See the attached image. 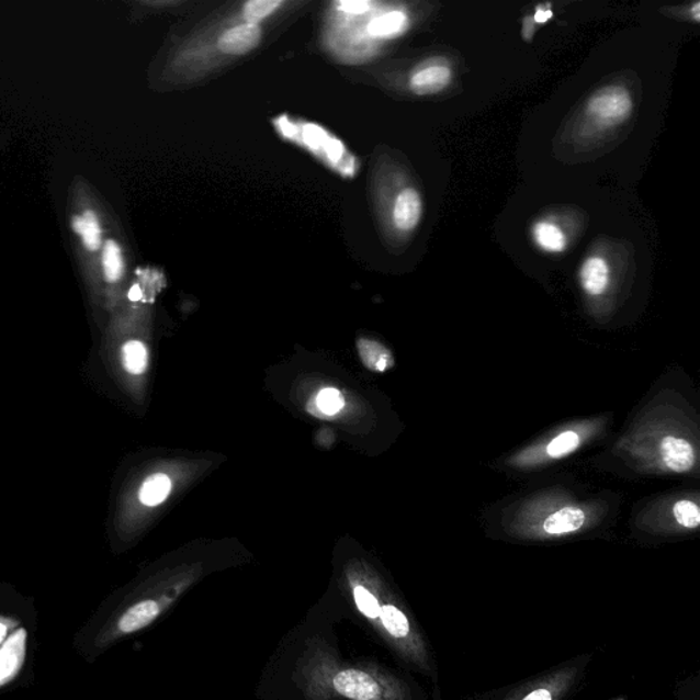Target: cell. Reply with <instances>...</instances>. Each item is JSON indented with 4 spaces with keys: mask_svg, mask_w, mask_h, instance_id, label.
Listing matches in <instances>:
<instances>
[{
    "mask_svg": "<svg viewBox=\"0 0 700 700\" xmlns=\"http://www.w3.org/2000/svg\"><path fill=\"white\" fill-rule=\"evenodd\" d=\"M633 110L630 92L622 87H608L598 91L588 102V114L605 126L621 124Z\"/></svg>",
    "mask_w": 700,
    "mask_h": 700,
    "instance_id": "1",
    "label": "cell"
},
{
    "mask_svg": "<svg viewBox=\"0 0 700 700\" xmlns=\"http://www.w3.org/2000/svg\"><path fill=\"white\" fill-rule=\"evenodd\" d=\"M335 690L341 696L354 700H376L381 698V687L364 671L347 669L332 679Z\"/></svg>",
    "mask_w": 700,
    "mask_h": 700,
    "instance_id": "2",
    "label": "cell"
},
{
    "mask_svg": "<svg viewBox=\"0 0 700 700\" xmlns=\"http://www.w3.org/2000/svg\"><path fill=\"white\" fill-rule=\"evenodd\" d=\"M659 449L666 468L677 472V474L691 471L697 463L696 450L686 439L666 437L661 442Z\"/></svg>",
    "mask_w": 700,
    "mask_h": 700,
    "instance_id": "3",
    "label": "cell"
},
{
    "mask_svg": "<svg viewBox=\"0 0 700 700\" xmlns=\"http://www.w3.org/2000/svg\"><path fill=\"white\" fill-rule=\"evenodd\" d=\"M262 38V30L257 24H241L226 31L219 37L218 47L222 53L244 55L257 48Z\"/></svg>",
    "mask_w": 700,
    "mask_h": 700,
    "instance_id": "4",
    "label": "cell"
},
{
    "mask_svg": "<svg viewBox=\"0 0 700 700\" xmlns=\"http://www.w3.org/2000/svg\"><path fill=\"white\" fill-rule=\"evenodd\" d=\"M577 670L574 668L555 671V674L549 676L547 679L539 681L535 687L523 693V696L509 700H560L565 696V692L569 690L571 686L574 685Z\"/></svg>",
    "mask_w": 700,
    "mask_h": 700,
    "instance_id": "5",
    "label": "cell"
},
{
    "mask_svg": "<svg viewBox=\"0 0 700 700\" xmlns=\"http://www.w3.org/2000/svg\"><path fill=\"white\" fill-rule=\"evenodd\" d=\"M26 631L13 633L0 648V686L13 679L24 664Z\"/></svg>",
    "mask_w": 700,
    "mask_h": 700,
    "instance_id": "6",
    "label": "cell"
},
{
    "mask_svg": "<svg viewBox=\"0 0 700 700\" xmlns=\"http://www.w3.org/2000/svg\"><path fill=\"white\" fill-rule=\"evenodd\" d=\"M421 213H424V203L419 192L414 188L404 189L394 204V224L399 230H414L419 225Z\"/></svg>",
    "mask_w": 700,
    "mask_h": 700,
    "instance_id": "7",
    "label": "cell"
},
{
    "mask_svg": "<svg viewBox=\"0 0 700 700\" xmlns=\"http://www.w3.org/2000/svg\"><path fill=\"white\" fill-rule=\"evenodd\" d=\"M452 81V70L448 66L434 65L418 71L410 79V89L416 94H434L443 91Z\"/></svg>",
    "mask_w": 700,
    "mask_h": 700,
    "instance_id": "8",
    "label": "cell"
},
{
    "mask_svg": "<svg viewBox=\"0 0 700 700\" xmlns=\"http://www.w3.org/2000/svg\"><path fill=\"white\" fill-rule=\"evenodd\" d=\"M609 266L601 258L587 259L582 266L580 282L583 289L591 296H599L609 285Z\"/></svg>",
    "mask_w": 700,
    "mask_h": 700,
    "instance_id": "9",
    "label": "cell"
},
{
    "mask_svg": "<svg viewBox=\"0 0 700 700\" xmlns=\"http://www.w3.org/2000/svg\"><path fill=\"white\" fill-rule=\"evenodd\" d=\"M585 521L586 515L582 509L563 508L544 520L543 530L549 535H563V533L580 530Z\"/></svg>",
    "mask_w": 700,
    "mask_h": 700,
    "instance_id": "10",
    "label": "cell"
},
{
    "mask_svg": "<svg viewBox=\"0 0 700 700\" xmlns=\"http://www.w3.org/2000/svg\"><path fill=\"white\" fill-rule=\"evenodd\" d=\"M159 610V605L154 601H144L135 605L122 616L118 624L121 632L132 633L142 630V628L147 626L149 622L157 619Z\"/></svg>",
    "mask_w": 700,
    "mask_h": 700,
    "instance_id": "11",
    "label": "cell"
},
{
    "mask_svg": "<svg viewBox=\"0 0 700 700\" xmlns=\"http://www.w3.org/2000/svg\"><path fill=\"white\" fill-rule=\"evenodd\" d=\"M408 16L403 11H391V13L377 16L369 25L371 36L388 38L402 35L407 30Z\"/></svg>",
    "mask_w": 700,
    "mask_h": 700,
    "instance_id": "12",
    "label": "cell"
},
{
    "mask_svg": "<svg viewBox=\"0 0 700 700\" xmlns=\"http://www.w3.org/2000/svg\"><path fill=\"white\" fill-rule=\"evenodd\" d=\"M74 229L77 235L81 236L89 251H98L100 244H102V230H100L98 216L94 215L93 211L88 210L84 214L76 216Z\"/></svg>",
    "mask_w": 700,
    "mask_h": 700,
    "instance_id": "13",
    "label": "cell"
},
{
    "mask_svg": "<svg viewBox=\"0 0 700 700\" xmlns=\"http://www.w3.org/2000/svg\"><path fill=\"white\" fill-rule=\"evenodd\" d=\"M533 238L543 251L558 253L566 248V237L560 227L550 224V222H538L533 226Z\"/></svg>",
    "mask_w": 700,
    "mask_h": 700,
    "instance_id": "14",
    "label": "cell"
},
{
    "mask_svg": "<svg viewBox=\"0 0 700 700\" xmlns=\"http://www.w3.org/2000/svg\"><path fill=\"white\" fill-rule=\"evenodd\" d=\"M171 492V481L169 476L157 474L149 476L140 490V501L146 507H158Z\"/></svg>",
    "mask_w": 700,
    "mask_h": 700,
    "instance_id": "15",
    "label": "cell"
},
{
    "mask_svg": "<svg viewBox=\"0 0 700 700\" xmlns=\"http://www.w3.org/2000/svg\"><path fill=\"white\" fill-rule=\"evenodd\" d=\"M382 624L393 637L405 639L410 635V622L402 610L393 605L381 607Z\"/></svg>",
    "mask_w": 700,
    "mask_h": 700,
    "instance_id": "16",
    "label": "cell"
},
{
    "mask_svg": "<svg viewBox=\"0 0 700 700\" xmlns=\"http://www.w3.org/2000/svg\"><path fill=\"white\" fill-rule=\"evenodd\" d=\"M122 360H124L125 370L129 374L142 375L148 365L147 348L140 341L126 342L122 349Z\"/></svg>",
    "mask_w": 700,
    "mask_h": 700,
    "instance_id": "17",
    "label": "cell"
},
{
    "mask_svg": "<svg viewBox=\"0 0 700 700\" xmlns=\"http://www.w3.org/2000/svg\"><path fill=\"white\" fill-rule=\"evenodd\" d=\"M124 257L118 246L113 240L105 242L103 249V271L105 280L109 282H118L124 275Z\"/></svg>",
    "mask_w": 700,
    "mask_h": 700,
    "instance_id": "18",
    "label": "cell"
},
{
    "mask_svg": "<svg viewBox=\"0 0 700 700\" xmlns=\"http://www.w3.org/2000/svg\"><path fill=\"white\" fill-rule=\"evenodd\" d=\"M360 352L361 358H363L369 369L380 372L391 369L392 355L385 348H382L380 343L361 341Z\"/></svg>",
    "mask_w": 700,
    "mask_h": 700,
    "instance_id": "19",
    "label": "cell"
},
{
    "mask_svg": "<svg viewBox=\"0 0 700 700\" xmlns=\"http://www.w3.org/2000/svg\"><path fill=\"white\" fill-rule=\"evenodd\" d=\"M282 4L281 0H251L244 5V16H246L248 24L259 25V22L274 14Z\"/></svg>",
    "mask_w": 700,
    "mask_h": 700,
    "instance_id": "20",
    "label": "cell"
},
{
    "mask_svg": "<svg viewBox=\"0 0 700 700\" xmlns=\"http://www.w3.org/2000/svg\"><path fill=\"white\" fill-rule=\"evenodd\" d=\"M579 444L580 437L576 432L565 431L549 443L547 454L553 459L565 458V455L574 453Z\"/></svg>",
    "mask_w": 700,
    "mask_h": 700,
    "instance_id": "21",
    "label": "cell"
},
{
    "mask_svg": "<svg viewBox=\"0 0 700 700\" xmlns=\"http://www.w3.org/2000/svg\"><path fill=\"white\" fill-rule=\"evenodd\" d=\"M674 515L677 523L688 530H697L700 526V510L696 503L682 499L675 505Z\"/></svg>",
    "mask_w": 700,
    "mask_h": 700,
    "instance_id": "22",
    "label": "cell"
},
{
    "mask_svg": "<svg viewBox=\"0 0 700 700\" xmlns=\"http://www.w3.org/2000/svg\"><path fill=\"white\" fill-rule=\"evenodd\" d=\"M316 404H318V408L321 413L326 415H335L340 413L343 408L346 399H343L342 394L338 392L337 388L327 387L318 394Z\"/></svg>",
    "mask_w": 700,
    "mask_h": 700,
    "instance_id": "23",
    "label": "cell"
},
{
    "mask_svg": "<svg viewBox=\"0 0 700 700\" xmlns=\"http://www.w3.org/2000/svg\"><path fill=\"white\" fill-rule=\"evenodd\" d=\"M354 601L360 609V612L370 619H376L381 613V605L377 602V599L372 596L369 590H365L364 587H355L354 588Z\"/></svg>",
    "mask_w": 700,
    "mask_h": 700,
    "instance_id": "24",
    "label": "cell"
},
{
    "mask_svg": "<svg viewBox=\"0 0 700 700\" xmlns=\"http://www.w3.org/2000/svg\"><path fill=\"white\" fill-rule=\"evenodd\" d=\"M341 9L350 14H364L369 11L370 4L366 2H342Z\"/></svg>",
    "mask_w": 700,
    "mask_h": 700,
    "instance_id": "25",
    "label": "cell"
},
{
    "mask_svg": "<svg viewBox=\"0 0 700 700\" xmlns=\"http://www.w3.org/2000/svg\"><path fill=\"white\" fill-rule=\"evenodd\" d=\"M553 16V11L550 9H541L537 11L535 21L538 24H544Z\"/></svg>",
    "mask_w": 700,
    "mask_h": 700,
    "instance_id": "26",
    "label": "cell"
},
{
    "mask_svg": "<svg viewBox=\"0 0 700 700\" xmlns=\"http://www.w3.org/2000/svg\"><path fill=\"white\" fill-rule=\"evenodd\" d=\"M5 635H8V626H5L4 624H2V622H0V644H2Z\"/></svg>",
    "mask_w": 700,
    "mask_h": 700,
    "instance_id": "27",
    "label": "cell"
},
{
    "mask_svg": "<svg viewBox=\"0 0 700 700\" xmlns=\"http://www.w3.org/2000/svg\"><path fill=\"white\" fill-rule=\"evenodd\" d=\"M138 297H140V293H138V289L137 287H133L132 292H131V298L132 300H137Z\"/></svg>",
    "mask_w": 700,
    "mask_h": 700,
    "instance_id": "28",
    "label": "cell"
},
{
    "mask_svg": "<svg viewBox=\"0 0 700 700\" xmlns=\"http://www.w3.org/2000/svg\"><path fill=\"white\" fill-rule=\"evenodd\" d=\"M699 9H700V4L696 3V5H693L692 14L693 16H696L697 21H699Z\"/></svg>",
    "mask_w": 700,
    "mask_h": 700,
    "instance_id": "29",
    "label": "cell"
}]
</instances>
